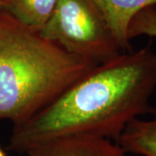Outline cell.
I'll return each mask as SVG.
<instances>
[{"mask_svg": "<svg viewBox=\"0 0 156 156\" xmlns=\"http://www.w3.org/2000/svg\"><path fill=\"white\" fill-rule=\"evenodd\" d=\"M58 0H0V11L20 24L39 32L50 19Z\"/></svg>", "mask_w": 156, "mask_h": 156, "instance_id": "52a82bcc", "label": "cell"}, {"mask_svg": "<svg viewBox=\"0 0 156 156\" xmlns=\"http://www.w3.org/2000/svg\"><path fill=\"white\" fill-rule=\"evenodd\" d=\"M152 118H134L127 124L116 142L126 153L141 156H156V108Z\"/></svg>", "mask_w": 156, "mask_h": 156, "instance_id": "8992f818", "label": "cell"}, {"mask_svg": "<svg viewBox=\"0 0 156 156\" xmlns=\"http://www.w3.org/2000/svg\"><path fill=\"white\" fill-rule=\"evenodd\" d=\"M0 156H7L5 153V151L3 150L1 147H0Z\"/></svg>", "mask_w": 156, "mask_h": 156, "instance_id": "9c48e42d", "label": "cell"}, {"mask_svg": "<svg viewBox=\"0 0 156 156\" xmlns=\"http://www.w3.org/2000/svg\"><path fill=\"white\" fill-rule=\"evenodd\" d=\"M27 156H127L111 140L89 135H75L51 140L29 150Z\"/></svg>", "mask_w": 156, "mask_h": 156, "instance_id": "277c9868", "label": "cell"}, {"mask_svg": "<svg viewBox=\"0 0 156 156\" xmlns=\"http://www.w3.org/2000/svg\"><path fill=\"white\" fill-rule=\"evenodd\" d=\"M105 18L123 53L132 51L128 37L129 23L135 14L148 7H156V0H91Z\"/></svg>", "mask_w": 156, "mask_h": 156, "instance_id": "5b68a950", "label": "cell"}, {"mask_svg": "<svg viewBox=\"0 0 156 156\" xmlns=\"http://www.w3.org/2000/svg\"><path fill=\"white\" fill-rule=\"evenodd\" d=\"M96 65L0 11V120L25 122Z\"/></svg>", "mask_w": 156, "mask_h": 156, "instance_id": "7a4b0ae2", "label": "cell"}, {"mask_svg": "<svg viewBox=\"0 0 156 156\" xmlns=\"http://www.w3.org/2000/svg\"><path fill=\"white\" fill-rule=\"evenodd\" d=\"M156 53L149 44L96 65L25 122L13 126L8 148L26 154L51 140L89 135L116 140L131 120L151 114Z\"/></svg>", "mask_w": 156, "mask_h": 156, "instance_id": "6da1fadb", "label": "cell"}, {"mask_svg": "<svg viewBox=\"0 0 156 156\" xmlns=\"http://www.w3.org/2000/svg\"><path fill=\"white\" fill-rule=\"evenodd\" d=\"M39 34L67 52L100 64L123 53L91 0H58Z\"/></svg>", "mask_w": 156, "mask_h": 156, "instance_id": "3957f363", "label": "cell"}, {"mask_svg": "<svg viewBox=\"0 0 156 156\" xmlns=\"http://www.w3.org/2000/svg\"><path fill=\"white\" fill-rule=\"evenodd\" d=\"M140 36L156 37V7H148L135 14L129 23V40Z\"/></svg>", "mask_w": 156, "mask_h": 156, "instance_id": "ba28073f", "label": "cell"}]
</instances>
